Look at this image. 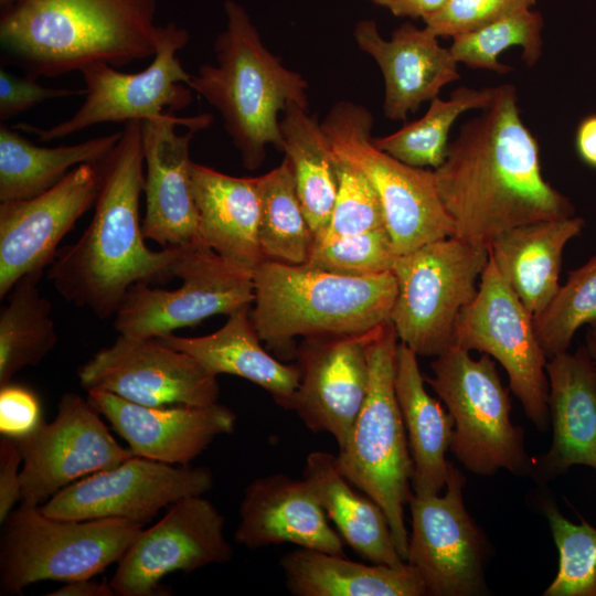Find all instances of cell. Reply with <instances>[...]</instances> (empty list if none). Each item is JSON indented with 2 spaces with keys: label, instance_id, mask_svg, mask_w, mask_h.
Here are the masks:
<instances>
[{
  "label": "cell",
  "instance_id": "cell-1",
  "mask_svg": "<svg viewBox=\"0 0 596 596\" xmlns=\"http://www.w3.org/2000/svg\"><path fill=\"white\" fill-rule=\"evenodd\" d=\"M466 121L434 169L440 199L460 240L489 249L501 234L574 215V207L542 175L538 143L524 126L512 85Z\"/></svg>",
  "mask_w": 596,
  "mask_h": 596
},
{
  "label": "cell",
  "instance_id": "cell-2",
  "mask_svg": "<svg viewBox=\"0 0 596 596\" xmlns=\"http://www.w3.org/2000/svg\"><path fill=\"white\" fill-rule=\"evenodd\" d=\"M100 170L93 219L74 244L57 251L47 279L66 301L106 319L115 316L134 285L175 278L178 246L152 251L145 243L139 212L145 182L141 120L124 124Z\"/></svg>",
  "mask_w": 596,
  "mask_h": 596
},
{
  "label": "cell",
  "instance_id": "cell-3",
  "mask_svg": "<svg viewBox=\"0 0 596 596\" xmlns=\"http://www.w3.org/2000/svg\"><path fill=\"white\" fill-rule=\"evenodd\" d=\"M157 0H19L1 11L2 61L33 77L153 56Z\"/></svg>",
  "mask_w": 596,
  "mask_h": 596
},
{
  "label": "cell",
  "instance_id": "cell-4",
  "mask_svg": "<svg viewBox=\"0 0 596 596\" xmlns=\"http://www.w3.org/2000/svg\"><path fill=\"white\" fill-rule=\"evenodd\" d=\"M225 29L214 42L215 64H202L188 86L221 115L243 166L257 169L273 145L281 150L279 113L291 103L308 107V83L263 43L246 10L224 2Z\"/></svg>",
  "mask_w": 596,
  "mask_h": 596
},
{
  "label": "cell",
  "instance_id": "cell-5",
  "mask_svg": "<svg viewBox=\"0 0 596 596\" xmlns=\"http://www.w3.org/2000/svg\"><path fill=\"white\" fill-rule=\"evenodd\" d=\"M252 322L275 350L297 337L363 334L391 320L397 284L393 272L364 277L265 259L254 276Z\"/></svg>",
  "mask_w": 596,
  "mask_h": 596
},
{
  "label": "cell",
  "instance_id": "cell-6",
  "mask_svg": "<svg viewBox=\"0 0 596 596\" xmlns=\"http://www.w3.org/2000/svg\"><path fill=\"white\" fill-rule=\"evenodd\" d=\"M397 341L391 320L372 331L366 396L337 457L345 478L383 509L396 549L406 562L404 508L413 496V461L395 392Z\"/></svg>",
  "mask_w": 596,
  "mask_h": 596
},
{
  "label": "cell",
  "instance_id": "cell-7",
  "mask_svg": "<svg viewBox=\"0 0 596 596\" xmlns=\"http://www.w3.org/2000/svg\"><path fill=\"white\" fill-rule=\"evenodd\" d=\"M21 502L1 522L0 594L17 595L46 579L94 577L118 563L143 529L119 518L71 520Z\"/></svg>",
  "mask_w": 596,
  "mask_h": 596
},
{
  "label": "cell",
  "instance_id": "cell-8",
  "mask_svg": "<svg viewBox=\"0 0 596 596\" xmlns=\"http://www.w3.org/2000/svg\"><path fill=\"white\" fill-rule=\"evenodd\" d=\"M333 157L359 169L375 188L397 255L455 236L434 170L408 166L372 140L373 117L353 102L336 103L320 123Z\"/></svg>",
  "mask_w": 596,
  "mask_h": 596
},
{
  "label": "cell",
  "instance_id": "cell-9",
  "mask_svg": "<svg viewBox=\"0 0 596 596\" xmlns=\"http://www.w3.org/2000/svg\"><path fill=\"white\" fill-rule=\"evenodd\" d=\"M489 249L450 236L400 255L391 321L400 342L417 355L437 356L453 345L456 323L475 299Z\"/></svg>",
  "mask_w": 596,
  "mask_h": 596
},
{
  "label": "cell",
  "instance_id": "cell-10",
  "mask_svg": "<svg viewBox=\"0 0 596 596\" xmlns=\"http://www.w3.org/2000/svg\"><path fill=\"white\" fill-rule=\"evenodd\" d=\"M433 387L454 418L449 450L471 472L491 476L499 469L524 473L529 459L523 429L510 418L511 403L494 360L449 347L430 363Z\"/></svg>",
  "mask_w": 596,
  "mask_h": 596
},
{
  "label": "cell",
  "instance_id": "cell-11",
  "mask_svg": "<svg viewBox=\"0 0 596 596\" xmlns=\"http://www.w3.org/2000/svg\"><path fill=\"white\" fill-rule=\"evenodd\" d=\"M188 42L189 32L177 23L160 25L157 52L147 68L124 73L105 62L88 64L79 71L85 99L73 116L50 128L26 123L12 127L49 142L98 124L143 121L185 108L193 97L188 86L191 74L177 53Z\"/></svg>",
  "mask_w": 596,
  "mask_h": 596
},
{
  "label": "cell",
  "instance_id": "cell-12",
  "mask_svg": "<svg viewBox=\"0 0 596 596\" xmlns=\"http://www.w3.org/2000/svg\"><path fill=\"white\" fill-rule=\"evenodd\" d=\"M172 273L182 281L172 290L143 283L129 288L115 313L118 333L159 338L254 302L253 277L227 265L203 240L178 246Z\"/></svg>",
  "mask_w": 596,
  "mask_h": 596
},
{
  "label": "cell",
  "instance_id": "cell-13",
  "mask_svg": "<svg viewBox=\"0 0 596 596\" xmlns=\"http://www.w3.org/2000/svg\"><path fill=\"white\" fill-rule=\"evenodd\" d=\"M453 345L497 360L528 418L539 429H545L550 418L547 361L536 337L534 317L490 257L475 299L456 323Z\"/></svg>",
  "mask_w": 596,
  "mask_h": 596
},
{
  "label": "cell",
  "instance_id": "cell-14",
  "mask_svg": "<svg viewBox=\"0 0 596 596\" xmlns=\"http://www.w3.org/2000/svg\"><path fill=\"white\" fill-rule=\"evenodd\" d=\"M87 398L65 393L55 418H43L29 434L13 438L22 457L21 502L41 503L79 478L114 468L134 453L120 446Z\"/></svg>",
  "mask_w": 596,
  "mask_h": 596
},
{
  "label": "cell",
  "instance_id": "cell-15",
  "mask_svg": "<svg viewBox=\"0 0 596 596\" xmlns=\"http://www.w3.org/2000/svg\"><path fill=\"white\" fill-rule=\"evenodd\" d=\"M212 487L213 473L207 467L132 456L72 482L39 508L61 519L119 518L145 524L162 508L188 496H202Z\"/></svg>",
  "mask_w": 596,
  "mask_h": 596
},
{
  "label": "cell",
  "instance_id": "cell-16",
  "mask_svg": "<svg viewBox=\"0 0 596 596\" xmlns=\"http://www.w3.org/2000/svg\"><path fill=\"white\" fill-rule=\"evenodd\" d=\"M232 557L222 513L202 496H188L172 503L151 528L141 530L109 583L118 596H156L166 575L192 573Z\"/></svg>",
  "mask_w": 596,
  "mask_h": 596
},
{
  "label": "cell",
  "instance_id": "cell-17",
  "mask_svg": "<svg viewBox=\"0 0 596 596\" xmlns=\"http://www.w3.org/2000/svg\"><path fill=\"white\" fill-rule=\"evenodd\" d=\"M465 482L449 462L445 494L409 499L406 563L419 574L426 595L470 596L485 589V540L465 508Z\"/></svg>",
  "mask_w": 596,
  "mask_h": 596
},
{
  "label": "cell",
  "instance_id": "cell-18",
  "mask_svg": "<svg viewBox=\"0 0 596 596\" xmlns=\"http://www.w3.org/2000/svg\"><path fill=\"white\" fill-rule=\"evenodd\" d=\"M86 390H104L148 406L217 402V376L190 354L159 338L120 334L77 370Z\"/></svg>",
  "mask_w": 596,
  "mask_h": 596
},
{
  "label": "cell",
  "instance_id": "cell-19",
  "mask_svg": "<svg viewBox=\"0 0 596 596\" xmlns=\"http://www.w3.org/2000/svg\"><path fill=\"white\" fill-rule=\"evenodd\" d=\"M100 181V163H83L36 196L0 202L1 299L22 277L41 278L63 237L95 204Z\"/></svg>",
  "mask_w": 596,
  "mask_h": 596
},
{
  "label": "cell",
  "instance_id": "cell-20",
  "mask_svg": "<svg viewBox=\"0 0 596 596\" xmlns=\"http://www.w3.org/2000/svg\"><path fill=\"white\" fill-rule=\"evenodd\" d=\"M211 114L177 117L170 111L142 121L146 213L142 233L162 247L202 240L191 184L190 145Z\"/></svg>",
  "mask_w": 596,
  "mask_h": 596
},
{
  "label": "cell",
  "instance_id": "cell-21",
  "mask_svg": "<svg viewBox=\"0 0 596 596\" xmlns=\"http://www.w3.org/2000/svg\"><path fill=\"white\" fill-rule=\"evenodd\" d=\"M372 331L304 338L297 352L301 379L291 409L312 433L330 434L339 448L366 396Z\"/></svg>",
  "mask_w": 596,
  "mask_h": 596
},
{
  "label": "cell",
  "instance_id": "cell-22",
  "mask_svg": "<svg viewBox=\"0 0 596 596\" xmlns=\"http://www.w3.org/2000/svg\"><path fill=\"white\" fill-rule=\"evenodd\" d=\"M88 400L129 445L135 456L170 465H189L212 441L232 434L236 415L227 406H148L104 390L87 391Z\"/></svg>",
  "mask_w": 596,
  "mask_h": 596
},
{
  "label": "cell",
  "instance_id": "cell-23",
  "mask_svg": "<svg viewBox=\"0 0 596 596\" xmlns=\"http://www.w3.org/2000/svg\"><path fill=\"white\" fill-rule=\"evenodd\" d=\"M234 540L249 550L291 543L301 549L344 554V542L330 525L304 479L273 473L244 490Z\"/></svg>",
  "mask_w": 596,
  "mask_h": 596
},
{
  "label": "cell",
  "instance_id": "cell-24",
  "mask_svg": "<svg viewBox=\"0 0 596 596\" xmlns=\"http://www.w3.org/2000/svg\"><path fill=\"white\" fill-rule=\"evenodd\" d=\"M353 36L359 49L377 63L385 85L383 111L391 120H405L422 103L437 97L447 84L460 78L457 61L449 49L439 45L426 26L404 24L384 40L373 20L355 24Z\"/></svg>",
  "mask_w": 596,
  "mask_h": 596
},
{
  "label": "cell",
  "instance_id": "cell-25",
  "mask_svg": "<svg viewBox=\"0 0 596 596\" xmlns=\"http://www.w3.org/2000/svg\"><path fill=\"white\" fill-rule=\"evenodd\" d=\"M191 184L203 242L227 265L253 277L265 260L257 178L228 175L193 161Z\"/></svg>",
  "mask_w": 596,
  "mask_h": 596
},
{
  "label": "cell",
  "instance_id": "cell-26",
  "mask_svg": "<svg viewBox=\"0 0 596 596\" xmlns=\"http://www.w3.org/2000/svg\"><path fill=\"white\" fill-rule=\"evenodd\" d=\"M546 374L553 439L543 472L556 476L574 465L596 470V369L586 347L550 358Z\"/></svg>",
  "mask_w": 596,
  "mask_h": 596
},
{
  "label": "cell",
  "instance_id": "cell-27",
  "mask_svg": "<svg viewBox=\"0 0 596 596\" xmlns=\"http://www.w3.org/2000/svg\"><path fill=\"white\" fill-rule=\"evenodd\" d=\"M251 307L231 313L219 330L202 337H159L168 345L199 361L214 375L231 374L248 380L267 391L276 403L291 409L298 390L299 364H286L260 344L251 319Z\"/></svg>",
  "mask_w": 596,
  "mask_h": 596
},
{
  "label": "cell",
  "instance_id": "cell-28",
  "mask_svg": "<svg viewBox=\"0 0 596 596\" xmlns=\"http://www.w3.org/2000/svg\"><path fill=\"white\" fill-rule=\"evenodd\" d=\"M583 228L584 220L574 215L540 221L514 227L490 245L491 260L533 317L557 292L563 251Z\"/></svg>",
  "mask_w": 596,
  "mask_h": 596
},
{
  "label": "cell",
  "instance_id": "cell-29",
  "mask_svg": "<svg viewBox=\"0 0 596 596\" xmlns=\"http://www.w3.org/2000/svg\"><path fill=\"white\" fill-rule=\"evenodd\" d=\"M302 479L343 542L358 554L375 564L398 567L406 563L396 549L383 509L345 478L337 455L310 453Z\"/></svg>",
  "mask_w": 596,
  "mask_h": 596
},
{
  "label": "cell",
  "instance_id": "cell-30",
  "mask_svg": "<svg viewBox=\"0 0 596 596\" xmlns=\"http://www.w3.org/2000/svg\"><path fill=\"white\" fill-rule=\"evenodd\" d=\"M417 354L400 342L395 392L413 461L412 488L415 494H439L446 487L454 418L425 389Z\"/></svg>",
  "mask_w": 596,
  "mask_h": 596
},
{
  "label": "cell",
  "instance_id": "cell-31",
  "mask_svg": "<svg viewBox=\"0 0 596 596\" xmlns=\"http://www.w3.org/2000/svg\"><path fill=\"white\" fill-rule=\"evenodd\" d=\"M285 584L295 596H423L425 585L405 563L364 564L345 555L298 547L280 560Z\"/></svg>",
  "mask_w": 596,
  "mask_h": 596
},
{
  "label": "cell",
  "instance_id": "cell-32",
  "mask_svg": "<svg viewBox=\"0 0 596 596\" xmlns=\"http://www.w3.org/2000/svg\"><path fill=\"white\" fill-rule=\"evenodd\" d=\"M121 131L76 145L42 147L13 127L0 126V202L36 196L83 163H100L115 148Z\"/></svg>",
  "mask_w": 596,
  "mask_h": 596
},
{
  "label": "cell",
  "instance_id": "cell-33",
  "mask_svg": "<svg viewBox=\"0 0 596 596\" xmlns=\"http://www.w3.org/2000/svg\"><path fill=\"white\" fill-rule=\"evenodd\" d=\"M281 151L288 160L315 240L327 227L337 194L334 158L320 123L308 107L289 104L280 119Z\"/></svg>",
  "mask_w": 596,
  "mask_h": 596
},
{
  "label": "cell",
  "instance_id": "cell-34",
  "mask_svg": "<svg viewBox=\"0 0 596 596\" xmlns=\"http://www.w3.org/2000/svg\"><path fill=\"white\" fill-rule=\"evenodd\" d=\"M40 277L28 275L9 291L0 312V386L26 366L38 365L55 348L57 332L51 302L38 289Z\"/></svg>",
  "mask_w": 596,
  "mask_h": 596
},
{
  "label": "cell",
  "instance_id": "cell-35",
  "mask_svg": "<svg viewBox=\"0 0 596 596\" xmlns=\"http://www.w3.org/2000/svg\"><path fill=\"white\" fill-rule=\"evenodd\" d=\"M259 195L258 240L265 259L306 264L315 242L313 233L297 194L288 160L257 177Z\"/></svg>",
  "mask_w": 596,
  "mask_h": 596
},
{
  "label": "cell",
  "instance_id": "cell-36",
  "mask_svg": "<svg viewBox=\"0 0 596 596\" xmlns=\"http://www.w3.org/2000/svg\"><path fill=\"white\" fill-rule=\"evenodd\" d=\"M498 87H459L448 100L435 97L426 114L389 136L372 138L373 143L397 160L416 168H438L448 148V132L455 120L469 109L491 104Z\"/></svg>",
  "mask_w": 596,
  "mask_h": 596
},
{
  "label": "cell",
  "instance_id": "cell-37",
  "mask_svg": "<svg viewBox=\"0 0 596 596\" xmlns=\"http://www.w3.org/2000/svg\"><path fill=\"white\" fill-rule=\"evenodd\" d=\"M543 20L539 12L521 10L477 30L453 38L449 47L457 62L472 68L505 74L512 68L498 61L499 54L513 45L522 47V58L533 66L542 53Z\"/></svg>",
  "mask_w": 596,
  "mask_h": 596
},
{
  "label": "cell",
  "instance_id": "cell-38",
  "mask_svg": "<svg viewBox=\"0 0 596 596\" xmlns=\"http://www.w3.org/2000/svg\"><path fill=\"white\" fill-rule=\"evenodd\" d=\"M584 326L596 328V255L571 270L566 283L534 317L536 337L547 359L566 352Z\"/></svg>",
  "mask_w": 596,
  "mask_h": 596
},
{
  "label": "cell",
  "instance_id": "cell-39",
  "mask_svg": "<svg viewBox=\"0 0 596 596\" xmlns=\"http://www.w3.org/2000/svg\"><path fill=\"white\" fill-rule=\"evenodd\" d=\"M545 514L558 551V571L544 596H596V528L572 523L554 504Z\"/></svg>",
  "mask_w": 596,
  "mask_h": 596
},
{
  "label": "cell",
  "instance_id": "cell-40",
  "mask_svg": "<svg viewBox=\"0 0 596 596\" xmlns=\"http://www.w3.org/2000/svg\"><path fill=\"white\" fill-rule=\"evenodd\" d=\"M333 158L337 175L334 205L327 227L315 240L313 246L386 227L382 203L371 181L350 163Z\"/></svg>",
  "mask_w": 596,
  "mask_h": 596
},
{
  "label": "cell",
  "instance_id": "cell-41",
  "mask_svg": "<svg viewBox=\"0 0 596 596\" xmlns=\"http://www.w3.org/2000/svg\"><path fill=\"white\" fill-rule=\"evenodd\" d=\"M398 255L386 227L315 245L307 265L350 277L393 272Z\"/></svg>",
  "mask_w": 596,
  "mask_h": 596
},
{
  "label": "cell",
  "instance_id": "cell-42",
  "mask_svg": "<svg viewBox=\"0 0 596 596\" xmlns=\"http://www.w3.org/2000/svg\"><path fill=\"white\" fill-rule=\"evenodd\" d=\"M536 0H447L436 12L423 18L437 36H456L477 30L503 17L530 9Z\"/></svg>",
  "mask_w": 596,
  "mask_h": 596
},
{
  "label": "cell",
  "instance_id": "cell-43",
  "mask_svg": "<svg viewBox=\"0 0 596 596\" xmlns=\"http://www.w3.org/2000/svg\"><path fill=\"white\" fill-rule=\"evenodd\" d=\"M85 94V89L42 86L36 77L0 67V120L4 123L49 99Z\"/></svg>",
  "mask_w": 596,
  "mask_h": 596
},
{
  "label": "cell",
  "instance_id": "cell-44",
  "mask_svg": "<svg viewBox=\"0 0 596 596\" xmlns=\"http://www.w3.org/2000/svg\"><path fill=\"white\" fill-rule=\"evenodd\" d=\"M39 397L28 387L17 384L0 386V433L19 438L32 432L42 421Z\"/></svg>",
  "mask_w": 596,
  "mask_h": 596
},
{
  "label": "cell",
  "instance_id": "cell-45",
  "mask_svg": "<svg viewBox=\"0 0 596 596\" xmlns=\"http://www.w3.org/2000/svg\"><path fill=\"white\" fill-rule=\"evenodd\" d=\"M22 457L17 441L7 436L0 439V523L21 501L20 465Z\"/></svg>",
  "mask_w": 596,
  "mask_h": 596
},
{
  "label": "cell",
  "instance_id": "cell-46",
  "mask_svg": "<svg viewBox=\"0 0 596 596\" xmlns=\"http://www.w3.org/2000/svg\"><path fill=\"white\" fill-rule=\"evenodd\" d=\"M389 9L394 15L425 18L439 10L447 0H371Z\"/></svg>",
  "mask_w": 596,
  "mask_h": 596
},
{
  "label": "cell",
  "instance_id": "cell-47",
  "mask_svg": "<svg viewBox=\"0 0 596 596\" xmlns=\"http://www.w3.org/2000/svg\"><path fill=\"white\" fill-rule=\"evenodd\" d=\"M50 596H114L115 592L106 581L99 582L93 577L66 582L63 586L47 594Z\"/></svg>",
  "mask_w": 596,
  "mask_h": 596
},
{
  "label": "cell",
  "instance_id": "cell-48",
  "mask_svg": "<svg viewBox=\"0 0 596 596\" xmlns=\"http://www.w3.org/2000/svg\"><path fill=\"white\" fill-rule=\"evenodd\" d=\"M576 142L582 159L596 167V116L588 117L581 124Z\"/></svg>",
  "mask_w": 596,
  "mask_h": 596
},
{
  "label": "cell",
  "instance_id": "cell-49",
  "mask_svg": "<svg viewBox=\"0 0 596 596\" xmlns=\"http://www.w3.org/2000/svg\"><path fill=\"white\" fill-rule=\"evenodd\" d=\"M585 347L596 369V328L587 329Z\"/></svg>",
  "mask_w": 596,
  "mask_h": 596
},
{
  "label": "cell",
  "instance_id": "cell-50",
  "mask_svg": "<svg viewBox=\"0 0 596 596\" xmlns=\"http://www.w3.org/2000/svg\"><path fill=\"white\" fill-rule=\"evenodd\" d=\"M19 0H0L1 11H4L14 6Z\"/></svg>",
  "mask_w": 596,
  "mask_h": 596
}]
</instances>
